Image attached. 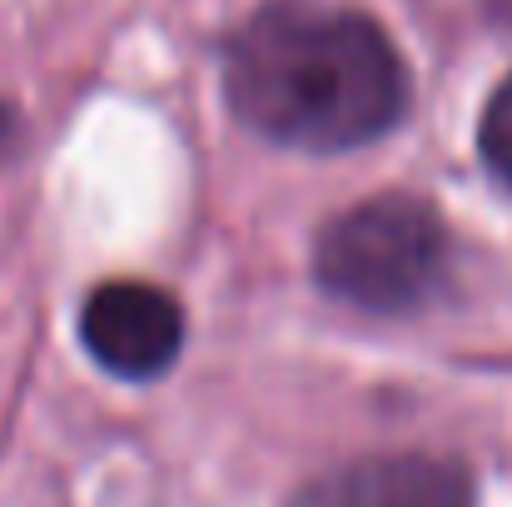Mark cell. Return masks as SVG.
<instances>
[{
	"mask_svg": "<svg viewBox=\"0 0 512 507\" xmlns=\"http://www.w3.org/2000/svg\"><path fill=\"white\" fill-rule=\"evenodd\" d=\"M234 115L274 145L339 155L388 135L408 110L393 40L358 10L274 0L224 50Z\"/></svg>",
	"mask_w": 512,
	"mask_h": 507,
	"instance_id": "1",
	"label": "cell"
},
{
	"mask_svg": "<svg viewBox=\"0 0 512 507\" xmlns=\"http://www.w3.org/2000/svg\"><path fill=\"white\" fill-rule=\"evenodd\" d=\"M319 284L363 314H413L448 279V229L413 194H378L339 214L314 249Z\"/></svg>",
	"mask_w": 512,
	"mask_h": 507,
	"instance_id": "2",
	"label": "cell"
},
{
	"mask_svg": "<svg viewBox=\"0 0 512 507\" xmlns=\"http://www.w3.org/2000/svg\"><path fill=\"white\" fill-rule=\"evenodd\" d=\"M80 338L100 368L120 378H155L170 368L184 343V319L165 289L140 279H115L85 299Z\"/></svg>",
	"mask_w": 512,
	"mask_h": 507,
	"instance_id": "3",
	"label": "cell"
},
{
	"mask_svg": "<svg viewBox=\"0 0 512 507\" xmlns=\"http://www.w3.org/2000/svg\"><path fill=\"white\" fill-rule=\"evenodd\" d=\"M289 507H473V478L453 458H363L309 483Z\"/></svg>",
	"mask_w": 512,
	"mask_h": 507,
	"instance_id": "4",
	"label": "cell"
},
{
	"mask_svg": "<svg viewBox=\"0 0 512 507\" xmlns=\"http://www.w3.org/2000/svg\"><path fill=\"white\" fill-rule=\"evenodd\" d=\"M478 145H483L488 169H493L503 184H512V75L503 80V90L493 95V105H488V115H483Z\"/></svg>",
	"mask_w": 512,
	"mask_h": 507,
	"instance_id": "5",
	"label": "cell"
},
{
	"mask_svg": "<svg viewBox=\"0 0 512 507\" xmlns=\"http://www.w3.org/2000/svg\"><path fill=\"white\" fill-rule=\"evenodd\" d=\"M10 135H15V110L0 105V160H5V150H10Z\"/></svg>",
	"mask_w": 512,
	"mask_h": 507,
	"instance_id": "6",
	"label": "cell"
}]
</instances>
